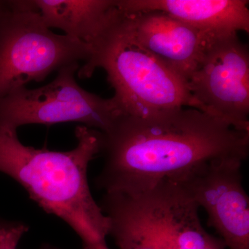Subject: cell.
Masks as SVG:
<instances>
[{"instance_id": "6da1fadb", "label": "cell", "mask_w": 249, "mask_h": 249, "mask_svg": "<svg viewBox=\"0 0 249 249\" xmlns=\"http://www.w3.org/2000/svg\"><path fill=\"white\" fill-rule=\"evenodd\" d=\"M249 150V132L194 108L143 117L121 115L102 132L104 165L95 184L105 193L137 195L211 160L244 161Z\"/></svg>"}, {"instance_id": "7a4b0ae2", "label": "cell", "mask_w": 249, "mask_h": 249, "mask_svg": "<svg viewBox=\"0 0 249 249\" xmlns=\"http://www.w3.org/2000/svg\"><path fill=\"white\" fill-rule=\"evenodd\" d=\"M70 151L36 149L19 141L17 130L0 125V173L21 185L47 213L65 221L83 249H109V221L93 199L88 179L90 162L101 153L102 132L86 126L75 130Z\"/></svg>"}, {"instance_id": "3957f363", "label": "cell", "mask_w": 249, "mask_h": 249, "mask_svg": "<svg viewBox=\"0 0 249 249\" xmlns=\"http://www.w3.org/2000/svg\"><path fill=\"white\" fill-rule=\"evenodd\" d=\"M91 49L78 76L90 78L96 69H103L121 115L143 117L178 108L196 109L186 80L139 43L116 2Z\"/></svg>"}, {"instance_id": "277c9868", "label": "cell", "mask_w": 249, "mask_h": 249, "mask_svg": "<svg viewBox=\"0 0 249 249\" xmlns=\"http://www.w3.org/2000/svg\"><path fill=\"white\" fill-rule=\"evenodd\" d=\"M89 45L51 31L32 1H11L0 21V99L62 67L86 62Z\"/></svg>"}, {"instance_id": "5b68a950", "label": "cell", "mask_w": 249, "mask_h": 249, "mask_svg": "<svg viewBox=\"0 0 249 249\" xmlns=\"http://www.w3.org/2000/svg\"><path fill=\"white\" fill-rule=\"evenodd\" d=\"M79 63L59 70L53 81L42 88H22L0 99V125L17 130L29 124L79 122L107 132L121 115L114 98H103L77 83Z\"/></svg>"}, {"instance_id": "8992f818", "label": "cell", "mask_w": 249, "mask_h": 249, "mask_svg": "<svg viewBox=\"0 0 249 249\" xmlns=\"http://www.w3.org/2000/svg\"><path fill=\"white\" fill-rule=\"evenodd\" d=\"M187 84L196 109L249 132V52L237 34L213 39Z\"/></svg>"}, {"instance_id": "52a82bcc", "label": "cell", "mask_w": 249, "mask_h": 249, "mask_svg": "<svg viewBox=\"0 0 249 249\" xmlns=\"http://www.w3.org/2000/svg\"><path fill=\"white\" fill-rule=\"evenodd\" d=\"M243 160H211L177 180L208 214L229 249H249V197L241 173Z\"/></svg>"}, {"instance_id": "ba28073f", "label": "cell", "mask_w": 249, "mask_h": 249, "mask_svg": "<svg viewBox=\"0 0 249 249\" xmlns=\"http://www.w3.org/2000/svg\"><path fill=\"white\" fill-rule=\"evenodd\" d=\"M122 11L139 43L186 83L210 42L217 37L160 11Z\"/></svg>"}, {"instance_id": "9c48e42d", "label": "cell", "mask_w": 249, "mask_h": 249, "mask_svg": "<svg viewBox=\"0 0 249 249\" xmlns=\"http://www.w3.org/2000/svg\"><path fill=\"white\" fill-rule=\"evenodd\" d=\"M127 196L174 249H204L209 234L201 226L199 206L182 183L162 180L148 191Z\"/></svg>"}, {"instance_id": "30bf717a", "label": "cell", "mask_w": 249, "mask_h": 249, "mask_svg": "<svg viewBox=\"0 0 249 249\" xmlns=\"http://www.w3.org/2000/svg\"><path fill=\"white\" fill-rule=\"evenodd\" d=\"M127 13L160 11L209 35L249 32L247 0H116Z\"/></svg>"}, {"instance_id": "8fae6325", "label": "cell", "mask_w": 249, "mask_h": 249, "mask_svg": "<svg viewBox=\"0 0 249 249\" xmlns=\"http://www.w3.org/2000/svg\"><path fill=\"white\" fill-rule=\"evenodd\" d=\"M46 26L91 47L107 25L116 0H34Z\"/></svg>"}, {"instance_id": "7c38bea8", "label": "cell", "mask_w": 249, "mask_h": 249, "mask_svg": "<svg viewBox=\"0 0 249 249\" xmlns=\"http://www.w3.org/2000/svg\"><path fill=\"white\" fill-rule=\"evenodd\" d=\"M119 249H175L151 227L130 196L105 193L99 204Z\"/></svg>"}, {"instance_id": "4fadbf2b", "label": "cell", "mask_w": 249, "mask_h": 249, "mask_svg": "<svg viewBox=\"0 0 249 249\" xmlns=\"http://www.w3.org/2000/svg\"><path fill=\"white\" fill-rule=\"evenodd\" d=\"M29 227L21 222H7L0 229V249H18V245Z\"/></svg>"}, {"instance_id": "5bb4252c", "label": "cell", "mask_w": 249, "mask_h": 249, "mask_svg": "<svg viewBox=\"0 0 249 249\" xmlns=\"http://www.w3.org/2000/svg\"><path fill=\"white\" fill-rule=\"evenodd\" d=\"M226 247L225 243L222 239H218L209 234L204 249H224Z\"/></svg>"}, {"instance_id": "9a60e30c", "label": "cell", "mask_w": 249, "mask_h": 249, "mask_svg": "<svg viewBox=\"0 0 249 249\" xmlns=\"http://www.w3.org/2000/svg\"><path fill=\"white\" fill-rule=\"evenodd\" d=\"M11 9V1H0V21Z\"/></svg>"}, {"instance_id": "2e32d148", "label": "cell", "mask_w": 249, "mask_h": 249, "mask_svg": "<svg viewBox=\"0 0 249 249\" xmlns=\"http://www.w3.org/2000/svg\"><path fill=\"white\" fill-rule=\"evenodd\" d=\"M39 249H60L57 248V247H53V246L49 245V244H45V245L41 246L40 248Z\"/></svg>"}, {"instance_id": "e0dca14e", "label": "cell", "mask_w": 249, "mask_h": 249, "mask_svg": "<svg viewBox=\"0 0 249 249\" xmlns=\"http://www.w3.org/2000/svg\"><path fill=\"white\" fill-rule=\"evenodd\" d=\"M7 222L6 221L2 220V219H0V229L4 226L6 224V223Z\"/></svg>"}]
</instances>
